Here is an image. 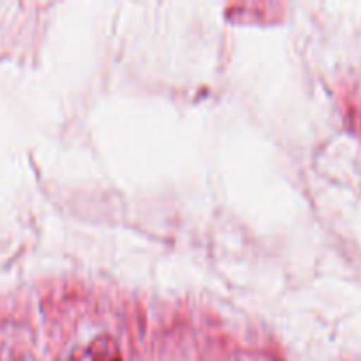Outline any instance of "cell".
Here are the masks:
<instances>
[{"label":"cell","instance_id":"obj_1","mask_svg":"<svg viewBox=\"0 0 361 361\" xmlns=\"http://www.w3.org/2000/svg\"><path fill=\"white\" fill-rule=\"evenodd\" d=\"M71 361H122L118 345L109 337H101L80 349Z\"/></svg>","mask_w":361,"mask_h":361}]
</instances>
